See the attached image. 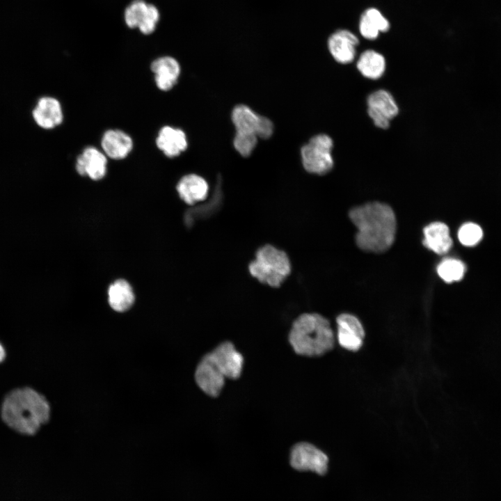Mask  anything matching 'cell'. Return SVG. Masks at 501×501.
Wrapping results in <instances>:
<instances>
[{
	"label": "cell",
	"mask_w": 501,
	"mask_h": 501,
	"mask_svg": "<svg viewBox=\"0 0 501 501\" xmlns=\"http://www.w3.org/2000/svg\"><path fill=\"white\" fill-rule=\"evenodd\" d=\"M423 232V245L436 254H445L452 248V239L446 224L433 222L424 227Z\"/></svg>",
	"instance_id": "ffe728a7"
},
{
	"label": "cell",
	"mask_w": 501,
	"mask_h": 501,
	"mask_svg": "<svg viewBox=\"0 0 501 501\" xmlns=\"http://www.w3.org/2000/svg\"><path fill=\"white\" fill-rule=\"evenodd\" d=\"M75 168L79 175L97 181L102 179L107 171V157L99 149L88 146L78 155Z\"/></svg>",
	"instance_id": "5bb4252c"
},
{
	"label": "cell",
	"mask_w": 501,
	"mask_h": 501,
	"mask_svg": "<svg viewBox=\"0 0 501 501\" xmlns=\"http://www.w3.org/2000/svg\"><path fill=\"white\" fill-rule=\"evenodd\" d=\"M289 342L300 356H321L331 351L335 337L330 321L317 313H303L292 323Z\"/></svg>",
	"instance_id": "3957f363"
},
{
	"label": "cell",
	"mask_w": 501,
	"mask_h": 501,
	"mask_svg": "<svg viewBox=\"0 0 501 501\" xmlns=\"http://www.w3.org/2000/svg\"><path fill=\"white\" fill-rule=\"evenodd\" d=\"M466 267L459 260L444 259L437 267L438 276L446 283L460 280L464 275Z\"/></svg>",
	"instance_id": "cb8c5ba5"
},
{
	"label": "cell",
	"mask_w": 501,
	"mask_h": 501,
	"mask_svg": "<svg viewBox=\"0 0 501 501\" xmlns=\"http://www.w3.org/2000/svg\"><path fill=\"white\" fill-rule=\"evenodd\" d=\"M188 145L184 131L170 125L162 127L156 138L157 147L169 158L180 156L187 149Z\"/></svg>",
	"instance_id": "2e32d148"
},
{
	"label": "cell",
	"mask_w": 501,
	"mask_h": 501,
	"mask_svg": "<svg viewBox=\"0 0 501 501\" xmlns=\"http://www.w3.org/2000/svg\"><path fill=\"white\" fill-rule=\"evenodd\" d=\"M349 216L358 229L356 242L361 250L381 253L392 245L396 233V217L388 205L368 202L351 209Z\"/></svg>",
	"instance_id": "6da1fadb"
},
{
	"label": "cell",
	"mask_w": 501,
	"mask_h": 501,
	"mask_svg": "<svg viewBox=\"0 0 501 501\" xmlns=\"http://www.w3.org/2000/svg\"><path fill=\"white\" fill-rule=\"evenodd\" d=\"M50 408L46 399L29 388L15 390L6 397L1 408L5 423L24 434L33 435L47 422Z\"/></svg>",
	"instance_id": "7a4b0ae2"
},
{
	"label": "cell",
	"mask_w": 501,
	"mask_h": 501,
	"mask_svg": "<svg viewBox=\"0 0 501 501\" xmlns=\"http://www.w3.org/2000/svg\"><path fill=\"white\" fill-rule=\"evenodd\" d=\"M359 45L357 36L349 30L340 29L332 33L328 39V49L333 58L338 63H352L356 56Z\"/></svg>",
	"instance_id": "4fadbf2b"
},
{
	"label": "cell",
	"mask_w": 501,
	"mask_h": 501,
	"mask_svg": "<svg viewBox=\"0 0 501 501\" xmlns=\"http://www.w3.org/2000/svg\"><path fill=\"white\" fill-rule=\"evenodd\" d=\"M337 340L348 351H356L363 345L365 331L360 320L354 315L342 313L337 316Z\"/></svg>",
	"instance_id": "8fae6325"
},
{
	"label": "cell",
	"mask_w": 501,
	"mask_h": 501,
	"mask_svg": "<svg viewBox=\"0 0 501 501\" xmlns=\"http://www.w3.org/2000/svg\"><path fill=\"white\" fill-rule=\"evenodd\" d=\"M367 105L369 117L376 127L382 129H388L390 120L399 112L393 95L385 89L371 93L367 97Z\"/></svg>",
	"instance_id": "52a82bcc"
},
{
	"label": "cell",
	"mask_w": 501,
	"mask_h": 501,
	"mask_svg": "<svg viewBox=\"0 0 501 501\" xmlns=\"http://www.w3.org/2000/svg\"><path fill=\"white\" fill-rule=\"evenodd\" d=\"M389 29L388 20L378 9L369 8L362 14L359 22V31L365 39L375 40L380 32H387Z\"/></svg>",
	"instance_id": "7402d4cb"
},
{
	"label": "cell",
	"mask_w": 501,
	"mask_h": 501,
	"mask_svg": "<svg viewBox=\"0 0 501 501\" xmlns=\"http://www.w3.org/2000/svg\"><path fill=\"white\" fill-rule=\"evenodd\" d=\"M333 146V140L328 134L321 133L312 136L300 150L304 170L318 175L329 173L334 167Z\"/></svg>",
	"instance_id": "5b68a950"
},
{
	"label": "cell",
	"mask_w": 501,
	"mask_h": 501,
	"mask_svg": "<svg viewBox=\"0 0 501 501\" xmlns=\"http://www.w3.org/2000/svg\"><path fill=\"white\" fill-rule=\"evenodd\" d=\"M176 190L180 198L186 204L193 205L205 200L209 186L206 180L196 173L184 175L177 182Z\"/></svg>",
	"instance_id": "d6986e66"
},
{
	"label": "cell",
	"mask_w": 501,
	"mask_h": 501,
	"mask_svg": "<svg viewBox=\"0 0 501 501\" xmlns=\"http://www.w3.org/2000/svg\"><path fill=\"white\" fill-rule=\"evenodd\" d=\"M150 70L154 74L157 87L162 91H168L177 84L181 73L179 62L169 56H161L153 61Z\"/></svg>",
	"instance_id": "9a60e30c"
},
{
	"label": "cell",
	"mask_w": 501,
	"mask_h": 501,
	"mask_svg": "<svg viewBox=\"0 0 501 501\" xmlns=\"http://www.w3.org/2000/svg\"><path fill=\"white\" fill-rule=\"evenodd\" d=\"M258 137L253 134L234 132L232 145L236 152L242 157H250L255 150Z\"/></svg>",
	"instance_id": "d4e9b609"
},
{
	"label": "cell",
	"mask_w": 501,
	"mask_h": 501,
	"mask_svg": "<svg viewBox=\"0 0 501 501\" xmlns=\"http://www.w3.org/2000/svg\"><path fill=\"white\" fill-rule=\"evenodd\" d=\"M356 68L363 77L376 80L384 74L386 61L383 54L373 49H367L358 58Z\"/></svg>",
	"instance_id": "44dd1931"
},
{
	"label": "cell",
	"mask_w": 501,
	"mask_h": 501,
	"mask_svg": "<svg viewBox=\"0 0 501 501\" xmlns=\"http://www.w3.org/2000/svg\"><path fill=\"white\" fill-rule=\"evenodd\" d=\"M328 463L327 455L310 443L300 442L292 448L290 463L296 470L324 475L327 471Z\"/></svg>",
	"instance_id": "ba28073f"
},
{
	"label": "cell",
	"mask_w": 501,
	"mask_h": 501,
	"mask_svg": "<svg viewBox=\"0 0 501 501\" xmlns=\"http://www.w3.org/2000/svg\"><path fill=\"white\" fill-rule=\"evenodd\" d=\"M33 118L35 123L46 129L55 128L63 120V113L60 102L53 97L40 98L33 110Z\"/></svg>",
	"instance_id": "ac0fdd59"
},
{
	"label": "cell",
	"mask_w": 501,
	"mask_h": 501,
	"mask_svg": "<svg viewBox=\"0 0 501 501\" xmlns=\"http://www.w3.org/2000/svg\"><path fill=\"white\" fill-rule=\"evenodd\" d=\"M230 119L234 132L253 134L260 139H269L274 132V124L269 118L259 114L245 104H238L232 108Z\"/></svg>",
	"instance_id": "8992f818"
},
{
	"label": "cell",
	"mask_w": 501,
	"mask_h": 501,
	"mask_svg": "<svg viewBox=\"0 0 501 501\" xmlns=\"http://www.w3.org/2000/svg\"><path fill=\"white\" fill-rule=\"evenodd\" d=\"M481 228L473 223H466L461 225L458 231V238L461 244L466 246L476 245L482 237Z\"/></svg>",
	"instance_id": "484cf974"
},
{
	"label": "cell",
	"mask_w": 501,
	"mask_h": 501,
	"mask_svg": "<svg viewBox=\"0 0 501 501\" xmlns=\"http://www.w3.org/2000/svg\"><path fill=\"white\" fill-rule=\"evenodd\" d=\"M101 146L102 152L107 157L121 160L132 152L134 143L132 137L124 131L111 129L103 134Z\"/></svg>",
	"instance_id": "e0dca14e"
},
{
	"label": "cell",
	"mask_w": 501,
	"mask_h": 501,
	"mask_svg": "<svg viewBox=\"0 0 501 501\" xmlns=\"http://www.w3.org/2000/svg\"><path fill=\"white\" fill-rule=\"evenodd\" d=\"M248 269L261 283L278 287L289 275L291 263L285 252L268 244L257 250Z\"/></svg>",
	"instance_id": "277c9868"
},
{
	"label": "cell",
	"mask_w": 501,
	"mask_h": 501,
	"mask_svg": "<svg viewBox=\"0 0 501 501\" xmlns=\"http://www.w3.org/2000/svg\"><path fill=\"white\" fill-rule=\"evenodd\" d=\"M225 376L205 354L195 372V381L200 390L212 397H218L225 385Z\"/></svg>",
	"instance_id": "7c38bea8"
},
{
	"label": "cell",
	"mask_w": 501,
	"mask_h": 501,
	"mask_svg": "<svg viewBox=\"0 0 501 501\" xmlns=\"http://www.w3.org/2000/svg\"><path fill=\"white\" fill-rule=\"evenodd\" d=\"M5 350L3 347V346L0 344V362L3 360L5 358Z\"/></svg>",
	"instance_id": "4316f807"
},
{
	"label": "cell",
	"mask_w": 501,
	"mask_h": 501,
	"mask_svg": "<svg viewBox=\"0 0 501 501\" xmlns=\"http://www.w3.org/2000/svg\"><path fill=\"white\" fill-rule=\"evenodd\" d=\"M159 19L157 8L143 0L133 1L125 9V21L129 28H138L143 34H150Z\"/></svg>",
	"instance_id": "30bf717a"
},
{
	"label": "cell",
	"mask_w": 501,
	"mask_h": 501,
	"mask_svg": "<svg viewBox=\"0 0 501 501\" xmlns=\"http://www.w3.org/2000/svg\"><path fill=\"white\" fill-rule=\"evenodd\" d=\"M206 354L225 379H237L240 377L244 366V357L236 349L233 343L224 341Z\"/></svg>",
	"instance_id": "9c48e42d"
},
{
	"label": "cell",
	"mask_w": 501,
	"mask_h": 501,
	"mask_svg": "<svg viewBox=\"0 0 501 501\" xmlns=\"http://www.w3.org/2000/svg\"><path fill=\"white\" fill-rule=\"evenodd\" d=\"M108 301L115 311L129 309L134 302V291L129 283L123 279L113 282L108 289Z\"/></svg>",
	"instance_id": "603a6c76"
}]
</instances>
